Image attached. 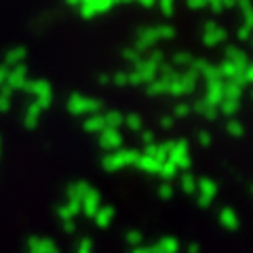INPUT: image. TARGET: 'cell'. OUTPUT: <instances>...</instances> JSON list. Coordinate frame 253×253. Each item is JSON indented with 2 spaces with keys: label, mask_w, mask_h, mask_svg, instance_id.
Here are the masks:
<instances>
[{
  "label": "cell",
  "mask_w": 253,
  "mask_h": 253,
  "mask_svg": "<svg viewBox=\"0 0 253 253\" xmlns=\"http://www.w3.org/2000/svg\"><path fill=\"white\" fill-rule=\"evenodd\" d=\"M66 108L70 110V114H74V116H89V114L99 112L101 101L95 99V97H89V95L74 93V95H70L68 97Z\"/></svg>",
  "instance_id": "3"
},
{
  "label": "cell",
  "mask_w": 253,
  "mask_h": 253,
  "mask_svg": "<svg viewBox=\"0 0 253 253\" xmlns=\"http://www.w3.org/2000/svg\"><path fill=\"white\" fill-rule=\"evenodd\" d=\"M209 135H211L209 131H201V133H199V141H201V144H203V141H205V144H209V139H211Z\"/></svg>",
  "instance_id": "27"
},
{
  "label": "cell",
  "mask_w": 253,
  "mask_h": 253,
  "mask_svg": "<svg viewBox=\"0 0 253 253\" xmlns=\"http://www.w3.org/2000/svg\"><path fill=\"white\" fill-rule=\"evenodd\" d=\"M112 83H114L116 86H125V84H129V74H126V72H116V74L112 76Z\"/></svg>",
  "instance_id": "23"
},
{
  "label": "cell",
  "mask_w": 253,
  "mask_h": 253,
  "mask_svg": "<svg viewBox=\"0 0 253 253\" xmlns=\"http://www.w3.org/2000/svg\"><path fill=\"white\" fill-rule=\"evenodd\" d=\"M192 59H194V55H190L186 51H175L173 57H171V68H175L177 72H184V70H188Z\"/></svg>",
  "instance_id": "16"
},
{
  "label": "cell",
  "mask_w": 253,
  "mask_h": 253,
  "mask_svg": "<svg viewBox=\"0 0 253 253\" xmlns=\"http://www.w3.org/2000/svg\"><path fill=\"white\" fill-rule=\"evenodd\" d=\"M66 2H68V4H72V6H76V9H78V6H81V2H83V0H66Z\"/></svg>",
  "instance_id": "31"
},
{
  "label": "cell",
  "mask_w": 253,
  "mask_h": 253,
  "mask_svg": "<svg viewBox=\"0 0 253 253\" xmlns=\"http://www.w3.org/2000/svg\"><path fill=\"white\" fill-rule=\"evenodd\" d=\"M41 114H42V108L36 106V104H28V108L23 110V123H26L28 129H32V126H36L38 121H41Z\"/></svg>",
  "instance_id": "14"
},
{
  "label": "cell",
  "mask_w": 253,
  "mask_h": 253,
  "mask_svg": "<svg viewBox=\"0 0 253 253\" xmlns=\"http://www.w3.org/2000/svg\"><path fill=\"white\" fill-rule=\"evenodd\" d=\"M116 2L114 0H83L81 6H78V11H81L83 17L91 19V17H97V15L110 11Z\"/></svg>",
  "instance_id": "5"
},
{
  "label": "cell",
  "mask_w": 253,
  "mask_h": 253,
  "mask_svg": "<svg viewBox=\"0 0 253 253\" xmlns=\"http://www.w3.org/2000/svg\"><path fill=\"white\" fill-rule=\"evenodd\" d=\"M123 126L139 133V131H144V121H141L139 114H126V116H123Z\"/></svg>",
  "instance_id": "18"
},
{
  "label": "cell",
  "mask_w": 253,
  "mask_h": 253,
  "mask_svg": "<svg viewBox=\"0 0 253 253\" xmlns=\"http://www.w3.org/2000/svg\"><path fill=\"white\" fill-rule=\"evenodd\" d=\"M126 161H137V152H133V150H114L112 154L106 158L108 165H123Z\"/></svg>",
  "instance_id": "15"
},
{
  "label": "cell",
  "mask_w": 253,
  "mask_h": 253,
  "mask_svg": "<svg viewBox=\"0 0 253 253\" xmlns=\"http://www.w3.org/2000/svg\"><path fill=\"white\" fill-rule=\"evenodd\" d=\"M156 6L163 11V15H171L175 9V0H156Z\"/></svg>",
  "instance_id": "22"
},
{
  "label": "cell",
  "mask_w": 253,
  "mask_h": 253,
  "mask_svg": "<svg viewBox=\"0 0 253 253\" xmlns=\"http://www.w3.org/2000/svg\"><path fill=\"white\" fill-rule=\"evenodd\" d=\"M190 112H192V106H188L186 101H181V104H177L175 108H173V118H184Z\"/></svg>",
  "instance_id": "21"
},
{
  "label": "cell",
  "mask_w": 253,
  "mask_h": 253,
  "mask_svg": "<svg viewBox=\"0 0 253 253\" xmlns=\"http://www.w3.org/2000/svg\"><path fill=\"white\" fill-rule=\"evenodd\" d=\"M169 158L171 163H188V144L186 141H171L169 148Z\"/></svg>",
  "instance_id": "11"
},
{
  "label": "cell",
  "mask_w": 253,
  "mask_h": 253,
  "mask_svg": "<svg viewBox=\"0 0 253 253\" xmlns=\"http://www.w3.org/2000/svg\"><path fill=\"white\" fill-rule=\"evenodd\" d=\"M192 110L194 112H199V114H203L205 118H209V121H213L217 114H219V110H217V106H213V104H209L207 99H196L194 101V106H192Z\"/></svg>",
  "instance_id": "13"
},
{
  "label": "cell",
  "mask_w": 253,
  "mask_h": 253,
  "mask_svg": "<svg viewBox=\"0 0 253 253\" xmlns=\"http://www.w3.org/2000/svg\"><path fill=\"white\" fill-rule=\"evenodd\" d=\"M135 2H139L141 6H154L156 0H135Z\"/></svg>",
  "instance_id": "30"
},
{
  "label": "cell",
  "mask_w": 253,
  "mask_h": 253,
  "mask_svg": "<svg viewBox=\"0 0 253 253\" xmlns=\"http://www.w3.org/2000/svg\"><path fill=\"white\" fill-rule=\"evenodd\" d=\"M23 59H26V49L23 46H15V49H11L9 53L4 55V59H2V66L9 70V68H17L23 63Z\"/></svg>",
  "instance_id": "12"
},
{
  "label": "cell",
  "mask_w": 253,
  "mask_h": 253,
  "mask_svg": "<svg viewBox=\"0 0 253 253\" xmlns=\"http://www.w3.org/2000/svg\"><path fill=\"white\" fill-rule=\"evenodd\" d=\"M11 99H13V93L9 89H4V86H0V110L2 112L11 108Z\"/></svg>",
  "instance_id": "19"
},
{
  "label": "cell",
  "mask_w": 253,
  "mask_h": 253,
  "mask_svg": "<svg viewBox=\"0 0 253 253\" xmlns=\"http://www.w3.org/2000/svg\"><path fill=\"white\" fill-rule=\"evenodd\" d=\"M201 38H203V42L207 44V46H217L219 42L226 41V30L221 28L219 23H215V21H207L203 26Z\"/></svg>",
  "instance_id": "7"
},
{
  "label": "cell",
  "mask_w": 253,
  "mask_h": 253,
  "mask_svg": "<svg viewBox=\"0 0 253 253\" xmlns=\"http://www.w3.org/2000/svg\"><path fill=\"white\" fill-rule=\"evenodd\" d=\"M217 66H219V74L224 81H236V83L243 84V74L249 66V59L241 49L228 46L224 51V59H221Z\"/></svg>",
  "instance_id": "1"
},
{
  "label": "cell",
  "mask_w": 253,
  "mask_h": 253,
  "mask_svg": "<svg viewBox=\"0 0 253 253\" xmlns=\"http://www.w3.org/2000/svg\"><path fill=\"white\" fill-rule=\"evenodd\" d=\"M139 133H141V139H144L148 146H152V144H154V135H152L150 131H146V129H144V131H139Z\"/></svg>",
  "instance_id": "26"
},
{
  "label": "cell",
  "mask_w": 253,
  "mask_h": 253,
  "mask_svg": "<svg viewBox=\"0 0 253 253\" xmlns=\"http://www.w3.org/2000/svg\"><path fill=\"white\" fill-rule=\"evenodd\" d=\"M83 126H84V131H89V133H101L106 129V123H104V112H95V114H89L84 118V123H83Z\"/></svg>",
  "instance_id": "10"
},
{
  "label": "cell",
  "mask_w": 253,
  "mask_h": 253,
  "mask_svg": "<svg viewBox=\"0 0 253 253\" xmlns=\"http://www.w3.org/2000/svg\"><path fill=\"white\" fill-rule=\"evenodd\" d=\"M21 91H26L32 97V104L41 106L42 110L46 106H51V101H53V86L46 81H42V78H38V81H28Z\"/></svg>",
  "instance_id": "4"
},
{
  "label": "cell",
  "mask_w": 253,
  "mask_h": 253,
  "mask_svg": "<svg viewBox=\"0 0 253 253\" xmlns=\"http://www.w3.org/2000/svg\"><path fill=\"white\" fill-rule=\"evenodd\" d=\"M99 135V144L106 150H118V146L123 144V133L121 129H104Z\"/></svg>",
  "instance_id": "9"
},
{
  "label": "cell",
  "mask_w": 253,
  "mask_h": 253,
  "mask_svg": "<svg viewBox=\"0 0 253 253\" xmlns=\"http://www.w3.org/2000/svg\"><path fill=\"white\" fill-rule=\"evenodd\" d=\"M226 131L230 133V135H234V137L236 135H243V125L236 121V118H230V121L226 123Z\"/></svg>",
  "instance_id": "20"
},
{
  "label": "cell",
  "mask_w": 253,
  "mask_h": 253,
  "mask_svg": "<svg viewBox=\"0 0 253 253\" xmlns=\"http://www.w3.org/2000/svg\"><path fill=\"white\" fill-rule=\"evenodd\" d=\"M4 81H6V68H4V66H0V86L4 84Z\"/></svg>",
  "instance_id": "28"
},
{
  "label": "cell",
  "mask_w": 253,
  "mask_h": 253,
  "mask_svg": "<svg viewBox=\"0 0 253 253\" xmlns=\"http://www.w3.org/2000/svg\"><path fill=\"white\" fill-rule=\"evenodd\" d=\"M28 81H30V78H28V68L21 63V66H17V68H9V70H6V81H4L2 86L13 93L17 89H23Z\"/></svg>",
  "instance_id": "6"
},
{
  "label": "cell",
  "mask_w": 253,
  "mask_h": 253,
  "mask_svg": "<svg viewBox=\"0 0 253 253\" xmlns=\"http://www.w3.org/2000/svg\"><path fill=\"white\" fill-rule=\"evenodd\" d=\"M161 125H163V126H171V125H173V116H163Z\"/></svg>",
  "instance_id": "29"
},
{
  "label": "cell",
  "mask_w": 253,
  "mask_h": 253,
  "mask_svg": "<svg viewBox=\"0 0 253 253\" xmlns=\"http://www.w3.org/2000/svg\"><path fill=\"white\" fill-rule=\"evenodd\" d=\"M186 4L190 6V9H203V6H207L205 0H186Z\"/></svg>",
  "instance_id": "25"
},
{
  "label": "cell",
  "mask_w": 253,
  "mask_h": 253,
  "mask_svg": "<svg viewBox=\"0 0 253 253\" xmlns=\"http://www.w3.org/2000/svg\"><path fill=\"white\" fill-rule=\"evenodd\" d=\"M207 2V6H211L213 11H221L224 9V0H205Z\"/></svg>",
  "instance_id": "24"
},
{
  "label": "cell",
  "mask_w": 253,
  "mask_h": 253,
  "mask_svg": "<svg viewBox=\"0 0 253 253\" xmlns=\"http://www.w3.org/2000/svg\"><path fill=\"white\" fill-rule=\"evenodd\" d=\"M114 2H135V0H114Z\"/></svg>",
  "instance_id": "32"
},
{
  "label": "cell",
  "mask_w": 253,
  "mask_h": 253,
  "mask_svg": "<svg viewBox=\"0 0 253 253\" xmlns=\"http://www.w3.org/2000/svg\"><path fill=\"white\" fill-rule=\"evenodd\" d=\"M161 68H163V63H156V61L148 59L144 55V57L133 63L131 70L126 72L129 74V84H148V83H152L154 78L158 76V72H161Z\"/></svg>",
  "instance_id": "2"
},
{
  "label": "cell",
  "mask_w": 253,
  "mask_h": 253,
  "mask_svg": "<svg viewBox=\"0 0 253 253\" xmlns=\"http://www.w3.org/2000/svg\"><path fill=\"white\" fill-rule=\"evenodd\" d=\"M221 97H224V81H209V83H205L203 99H207L209 104H213V106H219Z\"/></svg>",
  "instance_id": "8"
},
{
  "label": "cell",
  "mask_w": 253,
  "mask_h": 253,
  "mask_svg": "<svg viewBox=\"0 0 253 253\" xmlns=\"http://www.w3.org/2000/svg\"><path fill=\"white\" fill-rule=\"evenodd\" d=\"M104 123H106V129H121L123 114L116 112V110H108V112H104Z\"/></svg>",
  "instance_id": "17"
}]
</instances>
